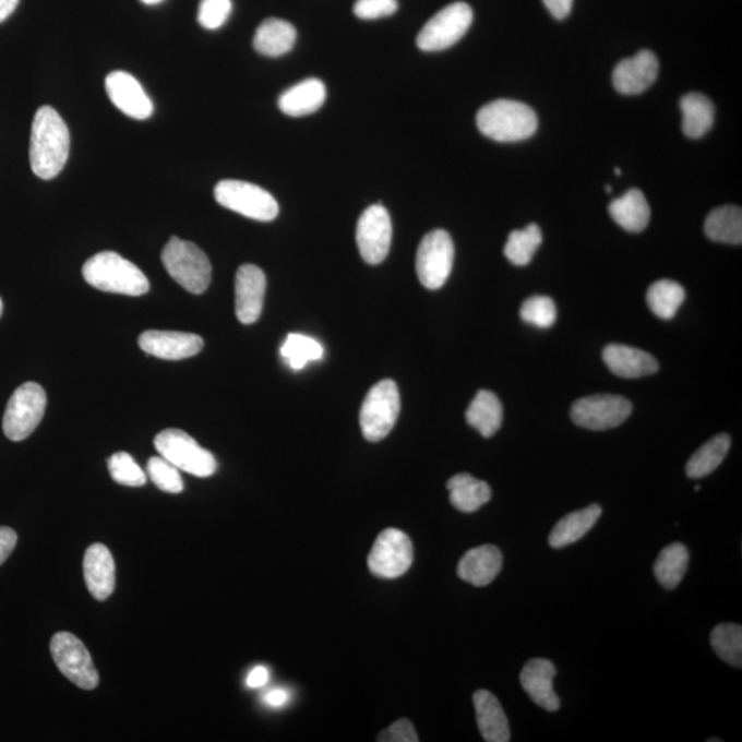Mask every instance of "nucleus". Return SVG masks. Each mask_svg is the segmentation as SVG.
I'll return each mask as SVG.
<instances>
[{
	"instance_id": "nucleus-1",
	"label": "nucleus",
	"mask_w": 742,
	"mask_h": 742,
	"mask_svg": "<svg viewBox=\"0 0 742 742\" xmlns=\"http://www.w3.org/2000/svg\"><path fill=\"white\" fill-rule=\"evenodd\" d=\"M71 151L68 125L51 106H41L32 123L29 160L37 178L50 180L65 167Z\"/></svg>"
},
{
	"instance_id": "nucleus-2",
	"label": "nucleus",
	"mask_w": 742,
	"mask_h": 742,
	"mask_svg": "<svg viewBox=\"0 0 742 742\" xmlns=\"http://www.w3.org/2000/svg\"><path fill=\"white\" fill-rule=\"evenodd\" d=\"M83 277L93 288L125 296H142L151 289L146 275L116 252H100L83 266Z\"/></svg>"
},
{
	"instance_id": "nucleus-3",
	"label": "nucleus",
	"mask_w": 742,
	"mask_h": 742,
	"mask_svg": "<svg viewBox=\"0 0 742 742\" xmlns=\"http://www.w3.org/2000/svg\"><path fill=\"white\" fill-rule=\"evenodd\" d=\"M476 123L482 135L496 142L528 140L538 130L537 113L528 105L511 99H498L482 106Z\"/></svg>"
},
{
	"instance_id": "nucleus-4",
	"label": "nucleus",
	"mask_w": 742,
	"mask_h": 742,
	"mask_svg": "<svg viewBox=\"0 0 742 742\" xmlns=\"http://www.w3.org/2000/svg\"><path fill=\"white\" fill-rule=\"evenodd\" d=\"M169 277L189 294H204L211 284L212 266L208 256L193 242L172 237L161 253Z\"/></svg>"
},
{
	"instance_id": "nucleus-5",
	"label": "nucleus",
	"mask_w": 742,
	"mask_h": 742,
	"mask_svg": "<svg viewBox=\"0 0 742 742\" xmlns=\"http://www.w3.org/2000/svg\"><path fill=\"white\" fill-rule=\"evenodd\" d=\"M400 415V395L392 380L375 384L360 408V429L369 442H380L394 429Z\"/></svg>"
},
{
	"instance_id": "nucleus-6",
	"label": "nucleus",
	"mask_w": 742,
	"mask_h": 742,
	"mask_svg": "<svg viewBox=\"0 0 742 742\" xmlns=\"http://www.w3.org/2000/svg\"><path fill=\"white\" fill-rule=\"evenodd\" d=\"M155 447L163 458L185 474L210 477L217 470L214 455L180 429L171 428L158 433Z\"/></svg>"
},
{
	"instance_id": "nucleus-7",
	"label": "nucleus",
	"mask_w": 742,
	"mask_h": 742,
	"mask_svg": "<svg viewBox=\"0 0 742 742\" xmlns=\"http://www.w3.org/2000/svg\"><path fill=\"white\" fill-rule=\"evenodd\" d=\"M215 200L225 208L253 220L272 222L279 214L277 200L267 190L242 180H222L216 184Z\"/></svg>"
},
{
	"instance_id": "nucleus-8",
	"label": "nucleus",
	"mask_w": 742,
	"mask_h": 742,
	"mask_svg": "<svg viewBox=\"0 0 742 742\" xmlns=\"http://www.w3.org/2000/svg\"><path fill=\"white\" fill-rule=\"evenodd\" d=\"M46 392L39 384L25 383L14 391L3 416V433L12 442H23L34 433L45 416Z\"/></svg>"
},
{
	"instance_id": "nucleus-9",
	"label": "nucleus",
	"mask_w": 742,
	"mask_h": 742,
	"mask_svg": "<svg viewBox=\"0 0 742 742\" xmlns=\"http://www.w3.org/2000/svg\"><path fill=\"white\" fill-rule=\"evenodd\" d=\"M474 23V12L468 3L448 4L428 21L417 36L422 51H442L458 44Z\"/></svg>"
},
{
	"instance_id": "nucleus-10",
	"label": "nucleus",
	"mask_w": 742,
	"mask_h": 742,
	"mask_svg": "<svg viewBox=\"0 0 742 742\" xmlns=\"http://www.w3.org/2000/svg\"><path fill=\"white\" fill-rule=\"evenodd\" d=\"M454 263V242L447 231L433 230L418 247L416 268L421 284L438 290L447 283Z\"/></svg>"
},
{
	"instance_id": "nucleus-11",
	"label": "nucleus",
	"mask_w": 742,
	"mask_h": 742,
	"mask_svg": "<svg viewBox=\"0 0 742 742\" xmlns=\"http://www.w3.org/2000/svg\"><path fill=\"white\" fill-rule=\"evenodd\" d=\"M50 650L58 670L74 685L84 691H93L98 686L99 675L92 655L76 635L57 633L51 639Z\"/></svg>"
},
{
	"instance_id": "nucleus-12",
	"label": "nucleus",
	"mask_w": 742,
	"mask_h": 742,
	"mask_svg": "<svg viewBox=\"0 0 742 742\" xmlns=\"http://www.w3.org/2000/svg\"><path fill=\"white\" fill-rule=\"evenodd\" d=\"M412 560L415 548L410 538L400 529L388 528L375 540L368 564L371 574L383 579H396L410 570Z\"/></svg>"
},
{
	"instance_id": "nucleus-13",
	"label": "nucleus",
	"mask_w": 742,
	"mask_h": 742,
	"mask_svg": "<svg viewBox=\"0 0 742 742\" xmlns=\"http://www.w3.org/2000/svg\"><path fill=\"white\" fill-rule=\"evenodd\" d=\"M633 412V405L619 395H594L583 397L572 405L571 420L577 427L590 431H608L627 420Z\"/></svg>"
},
{
	"instance_id": "nucleus-14",
	"label": "nucleus",
	"mask_w": 742,
	"mask_h": 742,
	"mask_svg": "<svg viewBox=\"0 0 742 742\" xmlns=\"http://www.w3.org/2000/svg\"><path fill=\"white\" fill-rule=\"evenodd\" d=\"M357 242L366 263L380 264L388 256L392 242L390 212L381 204L369 206L359 217Z\"/></svg>"
},
{
	"instance_id": "nucleus-15",
	"label": "nucleus",
	"mask_w": 742,
	"mask_h": 742,
	"mask_svg": "<svg viewBox=\"0 0 742 742\" xmlns=\"http://www.w3.org/2000/svg\"><path fill=\"white\" fill-rule=\"evenodd\" d=\"M106 93L111 103L129 118L146 120L153 115L155 106L141 83L132 74L115 71L105 81Z\"/></svg>"
},
{
	"instance_id": "nucleus-16",
	"label": "nucleus",
	"mask_w": 742,
	"mask_h": 742,
	"mask_svg": "<svg viewBox=\"0 0 742 742\" xmlns=\"http://www.w3.org/2000/svg\"><path fill=\"white\" fill-rule=\"evenodd\" d=\"M267 279L262 268L243 264L236 275V314L243 325H252L262 315Z\"/></svg>"
},
{
	"instance_id": "nucleus-17",
	"label": "nucleus",
	"mask_w": 742,
	"mask_h": 742,
	"mask_svg": "<svg viewBox=\"0 0 742 742\" xmlns=\"http://www.w3.org/2000/svg\"><path fill=\"white\" fill-rule=\"evenodd\" d=\"M659 69L655 52L641 50L634 57L620 61L614 68L613 87L623 95L643 94L656 82Z\"/></svg>"
},
{
	"instance_id": "nucleus-18",
	"label": "nucleus",
	"mask_w": 742,
	"mask_h": 742,
	"mask_svg": "<svg viewBox=\"0 0 742 742\" xmlns=\"http://www.w3.org/2000/svg\"><path fill=\"white\" fill-rule=\"evenodd\" d=\"M143 352L164 360H182L203 351L204 340L198 334L147 331L137 340Z\"/></svg>"
},
{
	"instance_id": "nucleus-19",
	"label": "nucleus",
	"mask_w": 742,
	"mask_h": 742,
	"mask_svg": "<svg viewBox=\"0 0 742 742\" xmlns=\"http://www.w3.org/2000/svg\"><path fill=\"white\" fill-rule=\"evenodd\" d=\"M555 674L553 662L546 659H532L524 666L522 675H519V682L529 698L549 713L559 711L561 705L553 687Z\"/></svg>"
},
{
	"instance_id": "nucleus-20",
	"label": "nucleus",
	"mask_w": 742,
	"mask_h": 742,
	"mask_svg": "<svg viewBox=\"0 0 742 742\" xmlns=\"http://www.w3.org/2000/svg\"><path fill=\"white\" fill-rule=\"evenodd\" d=\"M83 570L89 594L95 600H108L116 585V565L109 549L103 543L89 546Z\"/></svg>"
},
{
	"instance_id": "nucleus-21",
	"label": "nucleus",
	"mask_w": 742,
	"mask_h": 742,
	"mask_svg": "<svg viewBox=\"0 0 742 742\" xmlns=\"http://www.w3.org/2000/svg\"><path fill=\"white\" fill-rule=\"evenodd\" d=\"M608 369L622 379H641L655 374L659 362L643 349L611 344L602 354Z\"/></svg>"
},
{
	"instance_id": "nucleus-22",
	"label": "nucleus",
	"mask_w": 742,
	"mask_h": 742,
	"mask_svg": "<svg viewBox=\"0 0 742 742\" xmlns=\"http://www.w3.org/2000/svg\"><path fill=\"white\" fill-rule=\"evenodd\" d=\"M503 555L496 546L470 549L458 564V576L476 587L489 586L500 575Z\"/></svg>"
},
{
	"instance_id": "nucleus-23",
	"label": "nucleus",
	"mask_w": 742,
	"mask_h": 742,
	"mask_svg": "<svg viewBox=\"0 0 742 742\" xmlns=\"http://www.w3.org/2000/svg\"><path fill=\"white\" fill-rule=\"evenodd\" d=\"M477 725L482 739L487 742H507L511 729L505 711L498 698L489 691H477L474 694Z\"/></svg>"
},
{
	"instance_id": "nucleus-24",
	"label": "nucleus",
	"mask_w": 742,
	"mask_h": 742,
	"mask_svg": "<svg viewBox=\"0 0 742 742\" xmlns=\"http://www.w3.org/2000/svg\"><path fill=\"white\" fill-rule=\"evenodd\" d=\"M326 100V87L318 79H307L297 83L296 86L286 89L278 99V106L283 113L291 118H301L315 113Z\"/></svg>"
},
{
	"instance_id": "nucleus-25",
	"label": "nucleus",
	"mask_w": 742,
	"mask_h": 742,
	"mask_svg": "<svg viewBox=\"0 0 742 742\" xmlns=\"http://www.w3.org/2000/svg\"><path fill=\"white\" fill-rule=\"evenodd\" d=\"M296 37V28L288 21L268 19L259 25L253 37V47L259 55L280 57L294 49Z\"/></svg>"
},
{
	"instance_id": "nucleus-26",
	"label": "nucleus",
	"mask_w": 742,
	"mask_h": 742,
	"mask_svg": "<svg viewBox=\"0 0 742 742\" xmlns=\"http://www.w3.org/2000/svg\"><path fill=\"white\" fill-rule=\"evenodd\" d=\"M601 514L600 505H590L582 511L566 514L555 524L549 537V544L553 549H564L566 546L576 543L596 526Z\"/></svg>"
},
{
	"instance_id": "nucleus-27",
	"label": "nucleus",
	"mask_w": 742,
	"mask_h": 742,
	"mask_svg": "<svg viewBox=\"0 0 742 742\" xmlns=\"http://www.w3.org/2000/svg\"><path fill=\"white\" fill-rule=\"evenodd\" d=\"M608 210L612 219L625 231L641 232L649 225V204L638 189H631L623 198L613 200Z\"/></svg>"
},
{
	"instance_id": "nucleus-28",
	"label": "nucleus",
	"mask_w": 742,
	"mask_h": 742,
	"mask_svg": "<svg viewBox=\"0 0 742 742\" xmlns=\"http://www.w3.org/2000/svg\"><path fill=\"white\" fill-rule=\"evenodd\" d=\"M450 502L463 513H474L491 500L492 491L486 481L469 474H459L447 482Z\"/></svg>"
},
{
	"instance_id": "nucleus-29",
	"label": "nucleus",
	"mask_w": 742,
	"mask_h": 742,
	"mask_svg": "<svg viewBox=\"0 0 742 742\" xmlns=\"http://www.w3.org/2000/svg\"><path fill=\"white\" fill-rule=\"evenodd\" d=\"M466 421L484 438L494 436L503 421V407L495 394L479 391L466 410Z\"/></svg>"
},
{
	"instance_id": "nucleus-30",
	"label": "nucleus",
	"mask_w": 742,
	"mask_h": 742,
	"mask_svg": "<svg viewBox=\"0 0 742 742\" xmlns=\"http://www.w3.org/2000/svg\"><path fill=\"white\" fill-rule=\"evenodd\" d=\"M683 116L682 130L687 137L698 140L703 137L715 120V108L711 100L699 93H689L681 99Z\"/></svg>"
},
{
	"instance_id": "nucleus-31",
	"label": "nucleus",
	"mask_w": 742,
	"mask_h": 742,
	"mask_svg": "<svg viewBox=\"0 0 742 742\" xmlns=\"http://www.w3.org/2000/svg\"><path fill=\"white\" fill-rule=\"evenodd\" d=\"M705 235L715 242L741 246L742 211L740 206L725 205L714 210L704 225Z\"/></svg>"
},
{
	"instance_id": "nucleus-32",
	"label": "nucleus",
	"mask_w": 742,
	"mask_h": 742,
	"mask_svg": "<svg viewBox=\"0 0 742 742\" xmlns=\"http://www.w3.org/2000/svg\"><path fill=\"white\" fill-rule=\"evenodd\" d=\"M730 444V436L726 433H720L718 436L708 440L689 459L686 475L691 479H703V477L711 475L723 463L729 453Z\"/></svg>"
},
{
	"instance_id": "nucleus-33",
	"label": "nucleus",
	"mask_w": 742,
	"mask_h": 742,
	"mask_svg": "<svg viewBox=\"0 0 742 742\" xmlns=\"http://www.w3.org/2000/svg\"><path fill=\"white\" fill-rule=\"evenodd\" d=\"M689 550L685 544L672 543L661 550L655 563V576L667 590L678 587L686 575Z\"/></svg>"
},
{
	"instance_id": "nucleus-34",
	"label": "nucleus",
	"mask_w": 742,
	"mask_h": 742,
	"mask_svg": "<svg viewBox=\"0 0 742 742\" xmlns=\"http://www.w3.org/2000/svg\"><path fill=\"white\" fill-rule=\"evenodd\" d=\"M649 309L661 320H672L685 301V289L675 280H657L646 294Z\"/></svg>"
},
{
	"instance_id": "nucleus-35",
	"label": "nucleus",
	"mask_w": 742,
	"mask_h": 742,
	"mask_svg": "<svg viewBox=\"0 0 742 742\" xmlns=\"http://www.w3.org/2000/svg\"><path fill=\"white\" fill-rule=\"evenodd\" d=\"M542 243V231L538 225H528L524 230L511 232L505 246V256L516 266H527Z\"/></svg>"
},
{
	"instance_id": "nucleus-36",
	"label": "nucleus",
	"mask_w": 742,
	"mask_h": 742,
	"mask_svg": "<svg viewBox=\"0 0 742 742\" xmlns=\"http://www.w3.org/2000/svg\"><path fill=\"white\" fill-rule=\"evenodd\" d=\"M711 645L720 659L728 665L742 666V629L740 624L722 623L711 633Z\"/></svg>"
},
{
	"instance_id": "nucleus-37",
	"label": "nucleus",
	"mask_w": 742,
	"mask_h": 742,
	"mask_svg": "<svg viewBox=\"0 0 742 742\" xmlns=\"http://www.w3.org/2000/svg\"><path fill=\"white\" fill-rule=\"evenodd\" d=\"M280 355L291 369L301 370L312 360H320L323 357V348L314 338L291 333L286 337Z\"/></svg>"
},
{
	"instance_id": "nucleus-38",
	"label": "nucleus",
	"mask_w": 742,
	"mask_h": 742,
	"mask_svg": "<svg viewBox=\"0 0 742 742\" xmlns=\"http://www.w3.org/2000/svg\"><path fill=\"white\" fill-rule=\"evenodd\" d=\"M111 479L127 487H142L146 484V474L141 469L129 453H116L108 459Z\"/></svg>"
},
{
	"instance_id": "nucleus-39",
	"label": "nucleus",
	"mask_w": 742,
	"mask_h": 742,
	"mask_svg": "<svg viewBox=\"0 0 742 742\" xmlns=\"http://www.w3.org/2000/svg\"><path fill=\"white\" fill-rule=\"evenodd\" d=\"M519 316L528 325L548 328L554 325L556 320V307L548 296H532L524 301Z\"/></svg>"
},
{
	"instance_id": "nucleus-40",
	"label": "nucleus",
	"mask_w": 742,
	"mask_h": 742,
	"mask_svg": "<svg viewBox=\"0 0 742 742\" xmlns=\"http://www.w3.org/2000/svg\"><path fill=\"white\" fill-rule=\"evenodd\" d=\"M147 474L155 482L157 489L169 494H179L184 489L182 476L177 466H173L166 458L153 457L147 463Z\"/></svg>"
},
{
	"instance_id": "nucleus-41",
	"label": "nucleus",
	"mask_w": 742,
	"mask_h": 742,
	"mask_svg": "<svg viewBox=\"0 0 742 742\" xmlns=\"http://www.w3.org/2000/svg\"><path fill=\"white\" fill-rule=\"evenodd\" d=\"M231 10V0H201L199 23L205 29H219L229 20Z\"/></svg>"
},
{
	"instance_id": "nucleus-42",
	"label": "nucleus",
	"mask_w": 742,
	"mask_h": 742,
	"mask_svg": "<svg viewBox=\"0 0 742 742\" xmlns=\"http://www.w3.org/2000/svg\"><path fill=\"white\" fill-rule=\"evenodd\" d=\"M397 0H357L354 13L360 20H378L395 14Z\"/></svg>"
},
{
	"instance_id": "nucleus-43",
	"label": "nucleus",
	"mask_w": 742,
	"mask_h": 742,
	"mask_svg": "<svg viewBox=\"0 0 742 742\" xmlns=\"http://www.w3.org/2000/svg\"><path fill=\"white\" fill-rule=\"evenodd\" d=\"M379 741L383 742H418L415 726L408 719L397 720L379 735Z\"/></svg>"
},
{
	"instance_id": "nucleus-44",
	"label": "nucleus",
	"mask_w": 742,
	"mask_h": 742,
	"mask_svg": "<svg viewBox=\"0 0 742 742\" xmlns=\"http://www.w3.org/2000/svg\"><path fill=\"white\" fill-rule=\"evenodd\" d=\"M17 534L10 527H0V565L13 553L17 544Z\"/></svg>"
},
{
	"instance_id": "nucleus-45",
	"label": "nucleus",
	"mask_w": 742,
	"mask_h": 742,
	"mask_svg": "<svg viewBox=\"0 0 742 742\" xmlns=\"http://www.w3.org/2000/svg\"><path fill=\"white\" fill-rule=\"evenodd\" d=\"M543 3L554 19L564 20L569 17L574 0H543Z\"/></svg>"
},
{
	"instance_id": "nucleus-46",
	"label": "nucleus",
	"mask_w": 742,
	"mask_h": 742,
	"mask_svg": "<svg viewBox=\"0 0 742 742\" xmlns=\"http://www.w3.org/2000/svg\"><path fill=\"white\" fill-rule=\"evenodd\" d=\"M268 671L266 667L253 668L251 674L248 675L247 685L252 689H258L266 685L268 682Z\"/></svg>"
},
{
	"instance_id": "nucleus-47",
	"label": "nucleus",
	"mask_w": 742,
	"mask_h": 742,
	"mask_svg": "<svg viewBox=\"0 0 742 742\" xmlns=\"http://www.w3.org/2000/svg\"><path fill=\"white\" fill-rule=\"evenodd\" d=\"M20 0H0V23L8 20L17 9Z\"/></svg>"
},
{
	"instance_id": "nucleus-48",
	"label": "nucleus",
	"mask_w": 742,
	"mask_h": 742,
	"mask_svg": "<svg viewBox=\"0 0 742 742\" xmlns=\"http://www.w3.org/2000/svg\"><path fill=\"white\" fill-rule=\"evenodd\" d=\"M286 702H288V693L285 691H273L268 692L266 696V703L268 705H273V707H280V705H284Z\"/></svg>"
},
{
	"instance_id": "nucleus-49",
	"label": "nucleus",
	"mask_w": 742,
	"mask_h": 742,
	"mask_svg": "<svg viewBox=\"0 0 742 742\" xmlns=\"http://www.w3.org/2000/svg\"><path fill=\"white\" fill-rule=\"evenodd\" d=\"M142 3L148 4V7H153V4H158L161 3L163 0H141Z\"/></svg>"
},
{
	"instance_id": "nucleus-50",
	"label": "nucleus",
	"mask_w": 742,
	"mask_h": 742,
	"mask_svg": "<svg viewBox=\"0 0 742 742\" xmlns=\"http://www.w3.org/2000/svg\"><path fill=\"white\" fill-rule=\"evenodd\" d=\"M614 173H617L618 177H620V175H622V169H620V168H614Z\"/></svg>"
},
{
	"instance_id": "nucleus-51",
	"label": "nucleus",
	"mask_w": 742,
	"mask_h": 742,
	"mask_svg": "<svg viewBox=\"0 0 742 742\" xmlns=\"http://www.w3.org/2000/svg\"><path fill=\"white\" fill-rule=\"evenodd\" d=\"M2 312H3V301H2V299H0V316H2Z\"/></svg>"
},
{
	"instance_id": "nucleus-52",
	"label": "nucleus",
	"mask_w": 742,
	"mask_h": 742,
	"mask_svg": "<svg viewBox=\"0 0 742 742\" xmlns=\"http://www.w3.org/2000/svg\"><path fill=\"white\" fill-rule=\"evenodd\" d=\"M607 192H608V193H611V192H612L611 185H607Z\"/></svg>"
},
{
	"instance_id": "nucleus-53",
	"label": "nucleus",
	"mask_w": 742,
	"mask_h": 742,
	"mask_svg": "<svg viewBox=\"0 0 742 742\" xmlns=\"http://www.w3.org/2000/svg\"><path fill=\"white\" fill-rule=\"evenodd\" d=\"M708 741H722V740H719V739H709Z\"/></svg>"
}]
</instances>
